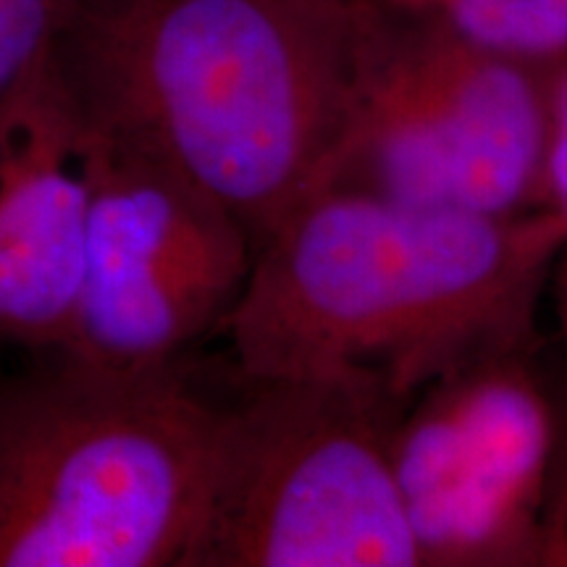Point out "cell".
<instances>
[{"instance_id": "8", "label": "cell", "mask_w": 567, "mask_h": 567, "mask_svg": "<svg viewBox=\"0 0 567 567\" xmlns=\"http://www.w3.org/2000/svg\"><path fill=\"white\" fill-rule=\"evenodd\" d=\"M76 111L51 61L0 111V352L61 347L84 274Z\"/></svg>"}, {"instance_id": "4", "label": "cell", "mask_w": 567, "mask_h": 567, "mask_svg": "<svg viewBox=\"0 0 567 567\" xmlns=\"http://www.w3.org/2000/svg\"><path fill=\"white\" fill-rule=\"evenodd\" d=\"M354 3L350 97L313 195L496 216L549 208L567 59H523L423 13Z\"/></svg>"}, {"instance_id": "9", "label": "cell", "mask_w": 567, "mask_h": 567, "mask_svg": "<svg viewBox=\"0 0 567 567\" xmlns=\"http://www.w3.org/2000/svg\"><path fill=\"white\" fill-rule=\"evenodd\" d=\"M523 59H567V0H381Z\"/></svg>"}, {"instance_id": "10", "label": "cell", "mask_w": 567, "mask_h": 567, "mask_svg": "<svg viewBox=\"0 0 567 567\" xmlns=\"http://www.w3.org/2000/svg\"><path fill=\"white\" fill-rule=\"evenodd\" d=\"M84 0H0V111L59 53Z\"/></svg>"}, {"instance_id": "3", "label": "cell", "mask_w": 567, "mask_h": 567, "mask_svg": "<svg viewBox=\"0 0 567 567\" xmlns=\"http://www.w3.org/2000/svg\"><path fill=\"white\" fill-rule=\"evenodd\" d=\"M0 379V567H184L218 402L182 363L40 354Z\"/></svg>"}, {"instance_id": "11", "label": "cell", "mask_w": 567, "mask_h": 567, "mask_svg": "<svg viewBox=\"0 0 567 567\" xmlns=\"http://www.w3.org/2000/svg\"><path fill=\"white\" fill-rule=\"evenodd\" d=\"M557 429L538 513L536 567H567V392H557Z\"/></svg>"}, {"instance_id": "6", "label": "cell", "mask_w": 567, "mask_h": 567, "mask_svg": "<svg viewBox=\"0 0 567 567\" xmlns=\"http://www.w3.org/2000/svg\"><path fill=\"white\" fill-rule=\"evenodd\" d=\"M87 184L84 274L51 354L109 371H155L221 329L250 274L243 224L158 155L80 122Z\"/></svg>"}, {"instance_id": "7", "label": "cell", "mask_w": 567, "mask_h": 567, "mask_svg": "<svg viewBox=\"0 0 567 567\" xmlns=\"http://www.w3.org/2000/svg\"><path fill=\"white\" fill-rule=\"evenodd\" d=\"M534 352L467 358L402 410L392 467L423 567H536L557 402Z\"/></svg>"}, {"instance_id": "5", "label": "cell", "mask_w": 567, "mask_h": 567, "mask_svg": "<svg viewBox=\"0 0 567 567\" xmlns=\"http://www.w3.org/2000/svg\"><path fill=\"white\" fill-rule=\"evenodd\" d=\"M237 379L184 567H423L392 467L408 402L371 379Z\"/></svg>"}, {"instance_id": "1", "label": "cell", "mask_w": 567, "mask_h": 567, "mask_svg": "<svg viewBox=\"0 0 567 567\" xmlns=\"http://www.w3.org/2000/svg\"><path fill=\"white\" fill-rule=\"evenodd\" d=\"M567 247L557 208L476 213L318 193L255 247L221 329L247 379H371L410 396L496 347L536 344Z\"/></svg>"}, {"instance_id": "12", "label": "cell", "mask_w": 567, "mask_h": 567, "mask_svg": "<svg viewBox=\"0 0 567 567\" xmlns=\"http://www.w3.org/2000/svg\"><path fill=\"white\" fill-rule=\"evenodd\" d=\"M557 310H559V323H563V334H565V342H567V260H565V266L559 268Z\"/></svg>"}, {"instance_id": "2", "label": "cell", "mask_w": 567, "mask_h": 567, "mask_svg": "<svg viewBox=\"0 0 567 567\" xmlns=\"http://www.w3.org/2000/svg\"><path fill=\"white\" fill-rule=\"evenodd\" d=\"M354 0H84L55 61L80 122L145 147L258 247L342 130Z\"/></svg>"}]
</instances>
